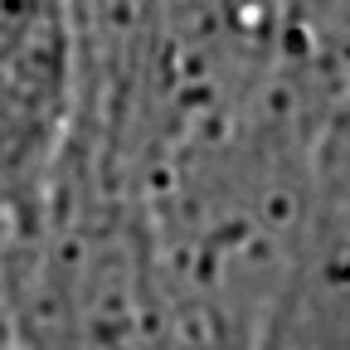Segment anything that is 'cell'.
I'll return each mask as SVG.
<instances>
[{
  "mask_svg": "<svg viewBox=\"0 0 350 350\" xmlns=\"http://www.w3.org/2000/svg\"><path fill=\"white\" fill-rule=\"evenodd\" d=\"M73 83L68 0H0V195L29 190L64 131Z\"/></svg>",
  "mask_w": 350,
  "mask_h": 350,
  "instance_id": "obj_1",
  "label": "cell"
}]
</instances>
